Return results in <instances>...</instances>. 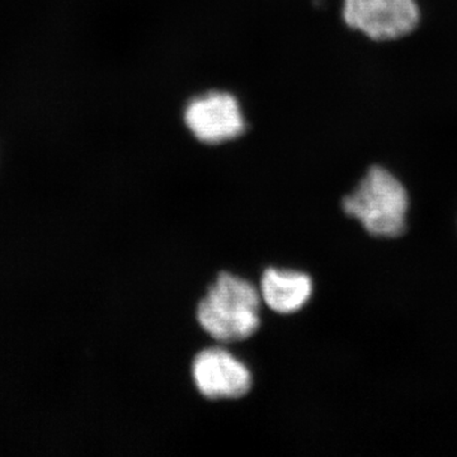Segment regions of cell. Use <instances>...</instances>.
Instances as JSON below:
<instances>
[{
    "mask_svg": "<svg viewBox=\"0 0 457 457\" xmlns=\"http://www.w3.org/2000/svg\"><path fill=\"white\" fill-rule=\"evenodd\" d=\"M261 294L246 279L221 273L197 306V321L219 342L249 338L261 326Z\"/></svg>",
    "mask_w": 457,
    "mask_h": 457,
    "instance_id": "1",
    "label": "cell"
},
{
    "mask_svg": "<svg viewBox=\"0 0 457 457\" xmlns=\"http://www.w3.org/2000/svg\"><path fill=\"white\" fill-rule=\"evenodd\" d=\"M342 207L371 236L396 237L407 230V189L384 168L372 167L357 188L345 197Z\"/></svg>",
    "mask_w": 457,
    "mask_h": 457,
    "instance_id": "2",
    "label": "cell"
},
{
    "mask_svg": "<svg viewBox=\"0 0 457 457\" xmlns=\"http://www.w3.org/2000/svg\"><path fill=\"white\" fill-rule=\"evenodd\" d=\"M343 20L371 40H396L416 29L420 9L414 0H345Z\"/></svg>",
    "mask_w": 457,
    "mask_h": 457,
    "instance_id": "3",
    "label": "cell"
},
{
    "mask_svg": "<svg viewBox=\"0 0 457 457\" xmlns=\"http://www.w3.org/2000/svg\"><path fill=\"white\" fill-rule=\"evenodd\" d=\"M185 122L197 140L210 145L237 139L245 130L239 102L219 90L192 99L185 110Z\"/></svg>",
    "mask_w": 457,
    "mask_h": 457,
    "instance_id": "4",
    "label": "cell"
},
{
    "mask_svg": "<svg viewBox=\"0 0 457 457\" xmlns=\"http://www.w3.org/2000/svg\"><path fill=\"white\" fill-rule=\"evenodd\" d=\"M192 376L207 399H237L253 385V376L242 361L220 347L206 348L195 357Z\"/></svg>",
    "mask_w": 457,
    "mask_h": 457,
    "instance_id": "5",
    "label": "cell"
},
{
    "mask_svg": "<svg viewBox=\"0 0 457 457\" xmlns=\"http://www.w3.org/2000/svg\"><path fill=\"white\" fill-rule=\"evenodd\" d=\"M261 299L278 314L302 311L312 295V281L296 270L269 269L261 278Z\"/></svg>",
    "mask_w": 457,
    "mask_h": 457,
    "instance_id": "6",
    "label": "cell"
}]
</instances>
